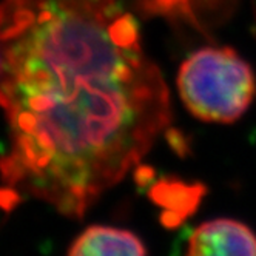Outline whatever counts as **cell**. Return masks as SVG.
<instances>
[{
	"label": "cell",
	"instance_id": "5",
	"mask_svg": "<svg viewBox=\"0 0 256 256\" xmlns=\"http://www.w3.org/2000/svg\"><path fill=\"white\" fill-rule=\"evenodd\" d=\"M200 186H187L179 180H162L153 188V198L160 204L167 207H182L188 208L196 206L200 194H202Z\"/></svg>",
	"mask_w": 256,
	"mask_h": 256
},
{
	"label": "cell",
	"instance_id": "7",
	"mask_svg": "<svg viewBox=\"0 0 256 256\" xmlns=\"http://www.w3.org/2000/svg\"><path fill=\"white\" fill-rule=\"evenodd\" d=\"M154 5L164 11H170V10L187 11V0H154Z\"/></svg>",
	"mask_w": 256,
	"mask_h": 256
},
{
	"label": "cell",
	"instance_id": "2",
	"mask_svg": "<svg viewBox=\"0 0 256 256\" xmlns=\"http://www.w3.org/2000/svg\"><path fill=\"white\" fill-rule=\"evenodd\" d=\"M178 90L194 118L232 124L248 110L256 80L252 66L232 48H202L180 65Z\"/></svg>",
	"mask_w": 256,
	"mask_h": 256
},
{
	"label": "cell",
	"instance_id": "3",
	"mask_svg": "<svg viewBox=\"0 0 256 256\" xmlns=\"http://www.w3.org/2000/svg\"><path fill=\"white\" fill-rule=\"evenodd\" d=\"M187 256H256V234L234 219H213L192 233Z\"/></svg>",
	"mask_w": 256,
	"mask_h": 256
},
{
	"label": "cell",
	"instance_id": "1",
	"mask_svg": "<svg viewBox=\"0 0 256 256\" xmlns=\"http://www.w3.org/2000/svg\"><path fill=\"white\" fill-rule=\"evenodd\" d=\"M5 186L82 218L167 130L170 94L118 0H4Z\"/></svg>",
	"mask_w": 256,
	"mask_h": 256
},
{
	"label": "cell",
	"instance_id": "6",
	"mask_svg": "<svg viewBox=\"0 0 256 256\" xmlns=\"http://www.w3.org/2000/svg\"><path fill=\"white\" fill-rule=\"evenodd\" d=\"M166 138L170 142L172 147L176 150V153L186 154L188 152V142H187V139L184 138V134H182L180 132L174 130V128H167Z\"/></svg>",
	"mask_w": 256,
	"mask_h": 256
},
{
	"label": "cell",
	"instance_id": "4",
	"mask_svg": "<svg viewBox=\"0 0 256 256\" xmlns=\"http://www.w3.org/2000/svg\"><path fill=\"white\" fill-rule=\"evenodd\" d=\"M68 256H147V250L133 232L93 226L79 234Z\"/></svg>",
	"mask_w": 256,
	"mask_h": 256
},
{
	"label": "cell",
	"instance_id": "8",
	"mask_svg": "<svg viewBox=\"0 0 256 256\" xmlns=\"http://www.w3.org/2000/svg\"><path fill=\"white\" fill-rule=\"evenodd\" d=\"M0 72H2V58H0Z\"/></svg>",
	"mask_w": 256,
	"mask_h": 256
}]
</instances>
